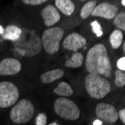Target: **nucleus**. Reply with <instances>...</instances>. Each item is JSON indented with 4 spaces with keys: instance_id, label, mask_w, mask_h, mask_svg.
I'll return each mask as SVG.
<instances>
[{
    "instance_id": "nucleus-1",
    "label": "nucleus",
    "mask_w": 125,
    "mask_h": 125,
    "mask_svg": "<svg viewBox=\"0 0 125 125\" xmlns=\"http://www.w3.org/2000/svg\"><path fill=\"white\" fill-rule=\"evenodd\" d=\"M85 67L88 73L97 74L109 78L112 75V64L106 47L97 43L91 48L86 55Z\"/></svg>"
},
{
    "instance_id": "nucleus-2",
    "label": "nucleus",
    "mask_w": 125,
    "mask_h": 125,
    "mask_svg": "<svg viewBox=\"0 0 125 125\" xmlns=\"http://www.w3.org/2000/svg\"><path fill=\"white\" fill-rule=\"evenodd\" d=\"M85 88L88 95L97 100L105 97L111 92L109 79L97 74L88 73L85 76Z\"/></svg>"
},
{
    "instance_id": "nucleus-3",
    "label": "nucleus",
    "mask_w": 125,
    "mask_h": 125,
    "mask_svg": "<svg viewBox=\"0 0 125 125\" xmlns=\"http://www.w3.org/2000/svg\"><path fill=\"white\" fill-rule=\"evenodd\" d=\"M35 115V106L27 99H22L13 106L10 111V118L16 124L28 123Z\"/></svg>"
},
{
    "instance_id": "nucleus-4",
    "label": "nucleus",
    "mask_w": 125,
    "mask_h": 125,
    "mask_svg": "<svg viewBox=\"0 0 125 125\" xmlns=\"http://www.w3.org/2000/svg\"><path fill=\"white\" fill-rule=\"evenodd\" d=\"M53 108L55 114L64 120L74 121L80 117V109L79 106L69 98H57L54 102Z\"/></svg>"
},
{
    "instance_id": "nucleus-5",
    "label": "nucleus",
    "mask_w": 125,
    "mask_h": 125,
    "mask_svg": "<svg viewBox=\"0 0 125 125\" xmlns=\"http://www.w3.org/2000/svg\"><path fill=\"white\" fill-rule=\"evenodd\" d=\"M64 35V31L61 27H50L45 30L41 38L42 47L45 52L50 55L58 52Z\"/></svg>"
},
{
    "instance_id": "nucleus-6",
    "label": "nucleus",
    "mask_w": 125,
    "mask_h": 125,
    "mask_svg": "<svg viewBox=\"0 0 125 125\" xmlns=\"http://www.w3.org/2000/svg\"><path fill=\"white\" fill-rule=\"evenodd\" d=\"M29 39L25 41L20 38L15 41V49L18 52L26 57H31L38 55L42 50V43L41 38L36 35L35 31H30Z\"/></svg>"
},
{
    "instance_id": "nucleus-7",
    "label": "nucleus",
    "mask_w": 125,
    "mask_h": 125,
    "mask_svg": "<svg viewBox=\"0 0 125 125\" xmlns=\"http://www.w3.org/2000/svg\"><path fill=\"white\" fill-rule=\"evenodd\" d=\"M20 92L17 86L11 82H0V108L13 106L18 101Z\"/></svg>"
},
{
    "instance_id": "nucleus-8",
    "label": "nucleus",
    "mask_w": 125,
    "mask_h": 125,
    "mask_svg": "<svg viewBox=\"0 0 125 125\" xmlns=\"http://www.w3.org/2000/svg\"><path fill=\"white\" fill-rule=\"evenodd\" d=\"M95 115L100 121L108 124H115L118 120V110L108 103H99L95 107Z\"/></svg>"
},
{
    "instance_id": "nucleus-9",
    "label": "nucleus",
    "mask_w": 125,
    "mask_h": 125,
    "mask_svg": "<svg viewBox=\"0 0 125 125\" xmlns=\"http://www.w3.org/2000/svg\"><path fill=\"white\" fill-rule=\"evenodd\" d=\"M87 43L86 38L77 32L68 35L63 41V47L64 49L73 52H78L79 50L83 48Z\"/></svg>"
},
{
    "instance_id": "nucleus-10",
    "label": "nucleus",
    "mask_w": 125,
    "mask_h": 125,
    "mask_svg": "<svg viewBox=\"0 0 125 125\" xmlns=\"http://www.w3.org/2000/svg\"><path fill=\"white\" fill-rule=\"evenodd\" d=\"M118 10L119 9L115 5L109 2H102L95 7L92 15L106 20H112L118 13Z\"/></svg>"
},
{
    "instance_id": "nucleus-11",
    "label": "nucleus",
    "mask_w": 125,
    "mask_h": 125,
    "mask_svg": "<svg viewBox=\"0 0 125 125\" xmlns=\"http://www.w3.org/2000/svg\"><path fill=\"white\" fill-rule=\"evenodd\" d=\"M22 64L14 58H5L0 62V75L13 76L20 72Z\"/></svg>"
},
{
    "instance_id": "nucleus-12",
    "label": "nucleus",
    "mask_w": 125,
    "mask_h": 125,
    "mask_svg": "<svg viewBox=\"0 0 125 125\" xmlns=\"http://www.w3.org/2000/svg\"><path fill=\"white\" fill-rule=\"evenodd\" d=\"M41 17L44 25L48 28L55 26L61 20V15L58 9L52 5H48L41 10Z\"/></svg>"
},
{
    "instance_id": "nucleus-13",
    "label": "nucleus",
    "mask_w": 125,
    "mask_h": 125,
    "mask_svg": "<svg viewBox=\"0 0 125 125\" xmlns=\"http://www.w3.org/2000/svg\"><path fill=\"white\" fill-rule=\"evenodd\" d=\"M64 72L61 68H56L45 73H43L41 75V80L43 83L50 84L58 79L63 77Z\"/></svg>"
},
{
    "instance_id": "nucleus-14",
    "label": "nucleus",
    "mask_w": 125,
    "mask_h": 125,
    "mask_svg": "<svg viewBox=\"0 0 125 125\" xmlns=\"http://www.w3.org/2000/svg\"><path fill=\"white\" fill-rule=\"evenodd\" d=\"M55 8L66 16H71L75 10V5L71 0H55Z\"/></svg>"
},
{
    "instance_id": "nucleus-15",
    "label": "nucleus",
    "mask_w": 125,
    "mask_h": 125,
    "mask_svg": "<svg viewBox=\"0 0 125 125\" xmlns=\"http://www.w3.org/2000/svg\"><path fill=\"white\" fill-rule=\"evenodd\" d=\"M21 34L22 29L20 27L15 25H9L4 29V31L2 35V38L5 40L15 42L20 38Z\"/></svg>"
},
{
    "instance_id": "nucleus-16",
    "label": "nucleus",
    "mask_w": 125,
    "mask_h": 125,
    "mask_svg": "<svg viewBox=\"0 0 125 125\" xmlns=\"http://www.w3.org/2000/svg\"><path fill=\"white\" fill-rule=\"evenodd\" d=\"M84 61V57L81 52H75L72 54L71 57L65 62V67L69 68H79L80 67Z\"/></svg>"
},
{
    "instance_id": "nucleus-17",
    "label": "nucleus",
    "mask_w": 125,
    "mask_h": 125,
    "mask_svg": "<svg viewBox=\"0 0 125 125\" xmlns=\"http://www.w3.org/2000/svg\"><path fill=\"white\" fill-rule=\"evenodd\" d=\"M54 93L59 97H67L73 94V90L67 83L61 82L54 89Z\"/></svg>"
},
{
    "instance_id": "nucleus-18",
    "label": "nucleus",
    "mask_w": 125,
    "mask_h": 125,
    "mask_svg": "<svg viewBox=\"0 0 125 125\" xmlns=\"http://www.w3.org/2000/svg\"><path fill=\"white\" fill-rule=\"evenodd\" d=\"M109 41L113 49H118L124 41V35L122 31L118 29H115L114 31H112L109 36Z\"/></svg>"
},
{
    "instance_id": "nucleus-19",
    "label": "nucleus",
    "mask_w": 125,
    "mask_h": 125,
    "mask_svg": "<svg viewBox=\"0 0 125 125\" xmlns=\"http://www.w3.org/2000/svg\"><path fill=\"white\" fill-rule=\"evenodd\" d=\"M97 6V1L92 0V1L87 2L82 8L80 11V16L83 19H87L90 15H92L94 9Z\"/></svg>"
},
{
    "instance_id": "nucleus-20",
    "label": "nucleus",
    "mask_w": 125,
    "mask_h": 125,
    "mask_svg": "<svg viewBox=\"0 0 125 125\" xmlns=\"http://www.w3.org/2000/svg\"><path fill=\"white\" fill-rule=\"evenodd\" d=\"M113 23L120 31H125V14L124 12L118 13L113 19Z\"/></svg>"
},
{
    "instance_id": "nucleus-21",
    "label": "nucleus",
    "mask_w": 125,
    "mask_h": 125,
    "mask_svg": "<svg viewBox=\"0 0 125 125\" xmlns=\"http://www.w3.org/2000/svg\"><path fill=\"white\" fill-rule=\"evenodd\" d=\"M115 84L118 88H122L125 85V73L124 71L116 70L115 72Z\"/></svg>"
},
{
    "instance_id": "nucleus-22",
    "label": "nucleus",
    "mask_w": 125,
    "mask_h": 125,
    "mask_svg": "<svg viewBox=\"0 0 125 125\" xmlns=\"http://www.w3.org/2000/svg\"><path fill=\"white\" fill-rule=\"evenodd\" d=\"M91 26H92V30L93 31V33L97 36V37H101L103 35V30H102L101 26L99 23V22L97 20L93 21L92 23H91Z\"/></svg>"
},
{
    "instance_id": "nucleus-23",
    "label": "nucleus",
    "mask_w": 125,
    "mask_h": 125,
    "mask_svg": "<svg viewBox=\"0 0 125 125\" xmlns=\"http://www.w3.org/2000/svg\"><path fill=\"white\" fill-rule=\"evenodd\" d=\"M47 115L44 112H41L35 118V125H47Z\"/></svg>"
},
{
    "instance_id": "nucleus-24",
    "label": "nucleus",
    "mask_w": 125,
    "mask_h": 125,
    "mask_svg": "<svg viewBox=\"0 0 125 125\" xmlns=\"http://www.w3.org/2000/svg\"><path fill=\"white\" fill-rule=\"evenodd\" d=\"M24 4L28 5H39L41 4H43L45 2H47V0H23L22 1Z\"/></svg>"
},
{
    "instance_id": "nucleus-25",
    "label": "nucleus",
    "mask_w": 125,
    "mask_h": 125,
    "mask_svg": "<svg viewBox=\"0 0 125 125\" xmlns=\"http://www.w3.org/2000/svg\"><path fill=\"white\" fill-rule=\"evenodd\" d=\"M117 67L119 71H125V57L123 56V57H121L118 62H117Z\"/></svg>"
},
{
    "instance_id": "nucleus-26",
    "label": "nucleus",
    "mask_w": 125,
    "mask_h": 125,
    "mask_svg": "<svg viewBox=\"0 0 125 125\" xmlns=\"http://www.w3.org/2000/svg\"><path fill=\"white\" fill-rule=\"evenodd\" d=\"M118 119H120L123 124H125V109H122L118 111Z\"/></svg>"
},
{
    "instance_id": "nucleus-27",
    "label": "nucleus",
    "mask_w": 125,
    "mask_h": 125,
    "mask_svg": "<svg viewBox=\"0 0 125 125\" xmlns=\"http://www.w3.org/2000/svg\"><path fill=\"white\" fill-rule=\"evenodd\" d=\"M92 125H103V122H102L101 121H100L99 119H97L93 122Z\"/></svg>"
},
{
    "instance_id": "nucleus-28",
    "label": "nucleus",
    "mask_w": 125,
    "mask_h": 125,
    "mask_svg": "<svg viewBox=\"0 0 125 125\" xmlns=\"http://www.w3.org/2000/svg\"><path fill=\"white\" fill-rule=\"evenodd\" d=\"M48 125H60L58 122H56V121H53V122H51L50 124H49Z\"/></svg>"
},
{
    "instance_id": "nucleus-29",
    "label": "nucleus",
    "mask_w": 125,
    "mask_h": 125,
    "mask_svg": "<svg viewBox=\"0 0 125 125\" xmlns=\"http://www.w3.org/2000/svg\"><path fill=\"white\" fill-rule=\"evenodd\" d=\"M3 31H4V29L2 28V26H0V35H2Z\"/></svg>"
},
{
    "instance_id": "nucleus-30",
    "label": "nucleus",
    "mask_w": 125,
    "mask_h": 125,
    "mask_svg": "<svg viewBox=\"0 0 125 125\" xmlns=\"http://www.w3.org/2000/svg\"><path fill=\"white\" fill-rule=\"evenodd\" d=\"M122 44H123V51H124V52H125V43H124V41H123Z\"/></svg>"
},
{
    "instance_id": "nucleus-31",
    "label": "nucleus",
    "mask_w": 125,
    "mask_h": 125,
    "mask_svg": "<svg viewBox=\"0 0 125 125\" xmlns=\"http://www.w3.org/2000/svg\"><path fill=\"white\" fill-rule=\"evenodd\" d=\"M121 5L124 7V6H125V1H124V0H121Z\"/></svg>"
}]
</instances>
